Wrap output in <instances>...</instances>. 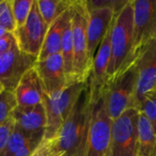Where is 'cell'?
Segmentation results:
<instances>
[{"label":"cell","instance_id":"cell-4","mask_svg":"<svg viewBox=\"0 0 156 156\" xmlns=\"http://www.w3.org/2000/svg\"><path fill=\"white\" fill-rule=\"evenodd\" d=\"M128 1H86L88 8V60L91 68L96 52L111 28L115 15Z\"/></svg>","mask_w":156,"mask_h":156},{"label":"cell","instance_id":"cell-31","mask_svg":"<svg viewBox=\"0 0 156 156\" xmlns=\"http://www.w3.org/2000/svg\"><path fill=\"white\" fill-rule=\"evenodd\" d=\"M154 93H156V90H155V92H154Z\"/></svg>","mask_w":156,"mask_h":156},{"label":"cell","instance_id":"cell-20","mask_svg":"<svg viewBox=\"0 0 156 156\" xmlns=\"http://www.w3.org/2000/svg\"><path fill=\"white\" fill-rule=\"evenodd\" d=\"M44 137V133L30 134L15 124V127L10 134L8 142L0 156H12L29 143L35 141H43Z\"/></svg>","mask_w":156,"mask_h":156},{"label":"cell","instance_id":"cell-1","mask_svg":"<svg viewBox=\"0 0 156 156\" xmlns=\"http://www.w3.org/2000/svg\"><path fill=\"white\" fill-rule=\"evenodd\" d=\"M92 106L89 84H87L58 134L52 139L58 155L83 156L89 135Z\"/></svg>","mask_w":156,"mask_h":156},{"label":"cell","instance_id":"cell-6","mask_svg":"<svg viewBox=\"0 0 156 156\" xmlns=\"http://www.w3.org/2000/svg\"><path fill=\"white\" fill-rule=\"evenodd\" d=\"M87 23L88 8L86 1H74L72 5L71 18L74 82H87L91 70L88 60Z\"/></svg>","mask_w":156,"mask_h":156},{"label":"cell","instance_id":"cell-5","mask_svg":"<svg viewBox=\"0 0 156 156\" xmlns=\"http://www.w3.org/2000/svg\"><path fill=\"white\" fill-rule=\"evenodd\" d=\"M87 84L88 81L74 82L60 92L52 95L44 94L42 103L47 116L44 140H51L58 134Z\"/></svg>","mask_w":156,"mask_h":156},{"label":"cell","instance_id":"cell-27","mask_svg":"<svg viewBox=\"0 0 156 156\" xmlns=\"http://www.w3.org/2000/svg\"><path fill=\"white\" fill-rule=\"evenodd\" d=\"M16 44L14 33H7L0 38V55L8 51Z\"/></svg>","mask_w":156,"mask_h":156},{"label":"cell","instance_id":"cell-9","mask_svg":"<svg viewBox=\"0 0 156 156\" xmlns=\"http://www.w3.org/2000/svg\"><path fill=\"white\" fill-rule=\"evenodd\" d=\"M111 124L112 120L101 98L92 106L89 135L83 156H108Z\"/></svg>","mask_w":156,"mask_h":156},{"label":"cell","instance_id":"cell-17","mask_svg":"<svg viewBox=\"0 0 156 156\" xmlns=\"http://www.w3.org/2000/svg\"><path fill=\"white\" fill-rule=\"evenodd\" d=\"M70 9L71 7L69 10H67L62 16H60L57 20H55L48 27L41 51L37 60H42L49 56L60 53L63 30H64L67 19L70 14Z\"/></svg>","mask_w":156,"mask_h":156},{"label":"cell","instance_id":"cell-12","mask_svg":"<svg viewBox=\"0 0 156 156\" xmlns=\"http://www.w3.org/2000/svg\"><path fill=\"white\" fill-rule=\"evenodd\" d=\"M133 12V44L137 51L156 39V0H132Z\"/></svg>","mask_w":156,"mask_h":156},{"label":"cell","instance_id":"cell-25","mask_svg":"<svg viewBox=\"0 0 156 156\" xmlns=\"http://www.w3.org/2000/svg\"><path fill=\"white\" fill-rule=\"evenodd\" d=\"M151 122L156 133V93L147 95L137 108Z\"/></svg>","mask_w":156,"mask_h":156},{"label":"cell","instance_id":"cell-24","mask_svg":"<svg viewBox=\"0 0 156 156\" xmlns=\"http://www.w3.org/2000/svg\"><path fill=\"white\" fill-rule=\"evenodd\" d=\"M0 26L10 33H14L16 29L11 0H2L0 2Z\"/></svg>","mask_w":156,"mask_h":156},{"label":"cell","instance_id":"cell-10","mask_svg":"<svg viewBox=\"0 0 156 156\" xmlns=\"http://www.w3.org/2000/svg\"><path fill=\"white\" fill-rule=\"evenodd\" d=\"M48 29V26L41 16L37 0H35L32 10L26 23L16 29L14 36L18 48L30 56L37 58Z\"/></svg>","mask_w":156,"mask_h":156},{"label":"cell","instance_id":"cell-22","mask_svg":"<svg viewBox=\"0 0 156 156\" xmlns=\"http://www.w3.org/2000/svg\"><path fill=\"white\" fill-rule=\"evenodd\" d=\"M17 103L14 91L5 90L0 93V126L12 118Z\"/></svg>","mask_w":156,"mask_h":156},{"label":"cell","instance_id":"cell-8","mask_svg":"<svg viewBox=\"0 0 156 156\" xmlns=\"http://www.w3.org/2000/svg\"><path fill=\"white\" fill-rule=\"evenodd\" d=\"M137 72L135 108L144 99L156 90V39L151 40L136 51L134 60Z\"/></svg>","mask_w":156,"mask_h":156},{"label":"cell","instance_id":"cell-2","mask_svg":"<svg viewBox=\"0 0 156 156\" xmlns=\"http://www.w3.org/2000/svg\"><path fill=\"white\" fill-rule=\"evenodd\" d=\"M111 50L108 79L122 71L135 60L132 1H128L115 15L111 27Z\"/></svg>","mask_w":156,"mask_h":156},{"label":"cell","instance_id":"cell-23","mask_svg":"<svg viewBox=\"0 0 156 156\" xmlns=\"http://www.w3.org/2000/svg\"><path fill=\"white\" fill-rule=\"evenodd\" d=\"M35 0H11L12 11L16 28L22 27L27 20Z\"/></svg>","mask_w":156,"mask_h":156},{"label":"cell","instance_id":"cell-21","mask_svg":"<svg viewBox=\"0 0 156 156\" xmlns=\"http://www.w3.org/2000/svg\"><path fill=\"white\" fill-rule=\"evenodd\" d=\"M72 0H37L41 16L49 27L73 5Z\"/></svg>","mask_w":156,"mask_h":156},{"label":"cell","instance_id":"cell-28","mask_svg":"<svg viewBox=\"0 0 156 156\" xmlns=\"http://www.w3.org/2000/svg\"><path fill=\"white\" fill-rule=\"evenodd\" d=\"M7 33H10V32H8L5 28H4L3 27H1V26H0V38H1L2 37L5 36Z\"/></svg>","mask_w":156,"mask_h":156},{"label":"cell","instance_id":"cell-19","mask_svg":"<svg viewBox=\"0 0 156 156\" xmlns=\"http://www.w3.org/2000/svg\"><path fill=\"white\" fill-rule=\"evenodd\" d=\"M72 6L70 9V14L67 19L63 35L61 40V50L60 54L63 58L64 69L68 78L69 82L74 83L73 80V35H72Z\"/></svg>","mask_w":156,"mask_h":156},{"label":"cell","instance_id":"cell-18","mask_svg":"<svg viewBox=\"0 0 156 156\" xmlns=\"http://www.w3.org/2000/svg\"><path fill=\"white\" fill-rule=\"evenodd\" d=\"M135 156H156V133L149 120L141 112L137 121Z\"/></svg>","mask_w":156,"mask_h":156},{"label":"cell","instance_id":"cell-11","mask_svg":"<svg viewBox=\"0 0 156 156\" xmlns=\"http://www.w3.org/2000/svg\"><path fill=\"white\" fill-rule=\"evenodd\" d=\"M37 58L22 52L16 44L0 55V82L5 90L14 91L22 76L35 66Z\"/></svg>","mask_w":156,"mask_h":156},{"label":"cell","instance_id":"cell-14","mask_svg":"<svg viewBox=\"0 0 156 156\" xmlns=\"http://www.w3.org/2000/svg\"><path fill=\"white\" fill-rule=\"evenodd\" d=\"M112 27V26H111ZM111 28L103 37L94 57L90 78L89 90L92 103L97 102L102 95L103 88L108 80V69L111 60Z\"/></svg>","mask_w":156,"mask_h":156},{"label":"cell","instance_id":"cell-26","mask_svg":"<svg viewBox=\"0 0 156 156\" xmlns=\"http://www.w3.org/2000/svg\"><path fill=\"white\" fill-rule=\"evenodd\" d=\"M15 127V122L13 118L8 120L5 124L0 126V155L3 153L8 139L10 137V134Z\"/></svg>","mask_w":156,"mask_h":156},{"label":"cell","instance_id":"cell-16","mask_svg":"<svg viewBox=\"0 0 156 156\" xmlns=\"http://www.w3.org/2000/svg\"><path fill=\"white\" fill-rule=\"evenodd\" d=\"M12 118L17 127L30 134H45L47 116L43 103L29 107L16 106Z\"/></svg>","mask_w":156,"mask_h":156},{"label":"cell","instance_id":"cell-15","mask_svg":"<svg viewBox=\"0 0 156 156\" xmlns=\"http://www.w3.org/2000/svg\"><path fill=\"white\" fill-rule=\"evenodd\" d=\"M14 94L17 106L20 107H29L42 103L44 90L34 67L22 76L14 90Z\"/></svg>","mask_w":156,"mask_h":156},{"label":"cell","instance_id":"cell-30","mask_svg":"<svg viewBox=\"0 0 156 156\" xmlns=\"http://www.w3.org/2000/svg\"><path fill=\"white\" fill-rule=\"evenodd\" d=\"M1 1H2V0H0V2H1Z\"/></svg>","mask_w":156,"mask_h":156},{"label":"cell","instance_id":"cell-7","mask_svg":"<svg viewBox=\"0 0 156 156\" xmlns=\"http://www.w3.org/2000/svg\"><path fill=\"white\" fill-rule=\"evenodd\" d=\"M138 114L132 108L112 121L108 156H135Z\"/></svg>","mask_w":156,"mask_h":156},{"label":"cell","instance_id":"cell-29","mask_svg":"<svg viewBox=\"0 0 156 156\" xmlns=\"http://www.w3.org/2000/svg\"><path fill=\"white\" fill-rule=\"evenodd\" d=\"M3 90H5V87H4V85L0 82V93H1Z\"/></svg>","mask_w":156,"mask_h":156},{"label":"cell","instance_id":"cell-3","mask_svg":"<svg viewBox=\"0 0 156 156\" xmlns=\"http://www.w3.org/2000/svg\"><path fill=\"white\" fill-rule=\"evenodd\" d=\"M136 81L137 72L134 62L122 71L108 79L101 98L112 121L127 110L135 108Z\"/></svg>","mask_w":156,"mask_h":156},{"label":"cell","instance_id":"cell-13","mask_svg":"<svg viewBox=\"0 0 156 156\" xmlns=\"http://www.w3.org/2000/svg\"><path fill=\"white\" fill-rule=\"evenodd\" d=\"M34 68L41 81L45 95L60 92L70 84L65 72L60 53L49 56L42 60H37Z\"/></svg>","mask_w":156,"mask_h":156}]
</instances>
